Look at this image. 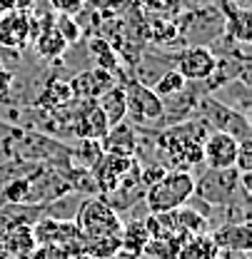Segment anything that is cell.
<instances>
[{"instance_id": "cell-8", "label": "cell", "mask_w": 252, "mask_h": 259, "mask_svg": "<svg viewBox=\"0 0 252 259\" xmlns=\"http://www.w3.org/2000/svg\"><path fill=\"white\" fill-rule=\"evenodd\" d=\"M73 132L80 137V140H102L107 135V120L97 105V100H85L78 105V112L73 117Z\"/></svg>"}, {"instance_id": "cell-32", "label": "cell", "mask_w": 252, "mask_h": 259, "mask_svg": "<svg viewBox=\"0 0 252 259\" xmlns=\"http://www.w3.org/2000/svg\"><path fill=\"white\" fill-rule=\"evenodd\" d=\"M110 259H140V257H135V254H130V252H125V249H120V252H115Z\"/></svg>"}, {"instance_id": "cell-17", "label": "cell", "mask_w": 252, "mask_h": 259, "mask_svg": "<svg viewBox=\"0 0 252 259\" xmlns=\"http://www.w3.org/2000/svg\"><path fill=\"white\" fill-rule=\"evenodd\" d=\"M97 105H100V110H102V115H105V120H107L110 127H115V125H120V122L127 120L125 90H123V88L115 85L113 90H107L105 95L97 100Z\"/></svg>"}, {"instance_id": "cell-27", "label": "cell", "mask_w": 252, "mask_h": 259, "mask_svg": "<svg viewBox=\"0 0 252 259\" xmlns=\"http://www.w3.org/2000/svg\"><path fill=\"white\" fill-rule=\"evenodd\" d=\"M165 172H167V169H165L162 164H153V167H148V169H140V185H142L145 190H148V187H153Z\"/></svg>"}, {"instance_id": "cell-11", "label": "cell", "mask_w": 252, "mask_h": 259, "mask_svg": "<svg viewBox=\"0 0 252 259\" xmlns=\"http://www.w3.org/2000/svg\"><path fill=\"white\" fill-rule=\"evenodd\" d=\"M35 237H32V225L18 222V225L5 227L0 232V252L5 259H28L35 249Z\"/></svg>"}, {"instance_id": "cell-30", "label": "cell", "mask_w": 252, "mask_h": 259, "mask_svg": "<svg viewBox=\"0 0 252 259\" xmlns=\"http://www.w3.org/2000/svg\"><path fill=\"white\" fill-rule=\"evenodd\" d=\"M13 88V72L0 63V93H8Z\"/></svg>"}, {"instance_id": "cell-15", "label": "cell", "mask_w": 252, "mask_h": 259, "mask_svg": "<svg viewBox=\"0 0 252 259\" xmlns=\"http://www.w3.org/2000/svg\"><path fill=\"white\" fill-rule=\"evenodd\" d=\"M175 259H220V249L207 232L192 234L180 244V252Z\"/></svg>"}, {"instance_id": "cell-23", "label": "cell", "mask_w": 252, "mask_h": 259, "mask_svg": "<svg viewBox=\"0 0 252 259\" xmlns=\"http://www.w3.org/2000/svg\"><path fill=\"white\" fill-rule=\"evenodd\" d=\"M185 85H188V80H185L177 70H167V72L158 80V85H155V90H153V93L162 100V97H170V95L183 93V90H185Z\"/></svg>"}, {"instance_id": "cell-12", "label": "cell", "mask_w": 252, "mask_h": 259, "mask_svg": "<svg viewBox=\"0 0 252 259\" xmlns=\"http://www.w3.org/2000/svg\"><path fill=\"white\" fill-rule=\"evenodd\" d=\"M218 244V249H232V252H242L250 254L252 249V227L250 222H227V225L218 227L210 234Z\"/></svg>"}, {"instance_id": "cell-4", "label": "cell", "mask_w": 252, "mask_h": 259, "mask_svg": "<svg viewBox=\"0 0 252 259\" xmlns=\"http://www.w3.org/2000/svg\"><path fill=\"white\" fill-rule=\"evenodd\" d=\"M32 237L35 244H60L70 254L83 252L85 239L80 237L75 222L70 220H53V217H43L32 225Z\"/></svg>"}, {"instance_id": "cell-36", "label": "cell", "mask_w": 252, "mask_h": 259, "mask_svg": "<svg viewBox=\"0 0 252 259\" xmlns=\"http://www.w3.org/2000/svg\"><path fill=\"white\" fill-rule=\"evenodd\" d=\"M242 259H247V257H242Z\"/></svg>"}, {"instance_id": "cell-2", "label": "cell", "mask_w": 252, "mask_h": 259, "mask_svg": "<svg viewBox=\"0 0 252 259\" xmlns=\"http://www.w3.org/2000/svg\"><path fill=\"white\" fill-rule=\"evenodd\" d=\"M123 225L125 222L120 220V212H115L102 197L85 199L75 217V227L85 242L102 239V237H120Z\"/></svg>"}, {"instance_id": "cell-10", "label": "cell", "mask_w": 252, "mask_h": 259, "mask_svg": "<svg viewBox=\"0 0 252 259\" xmlns=\"http://www.w3.org/2000/svg\"><path fill=\"white\" fill-rule=\"evenodd\" d=\"M215 67H218V58L212 55V50L205 45H195L180 55L175 70L185 80H207V77H212Z\"/></svg>"}, {"instance_id": "cell-21", "label": "cell", "mask_w": 252, "mask_h": 259, "mask_svg": "<svg viewBox=\"0 0 252 259\" xmlns=\"http://www.w3.org/2000/svg\"><path fill=\"white\" fill-rule=\"evenodd\" d=\"M88 53H90V58L95 60V67H100V70L113 72L118 67V55H115L113 45L105 37H90L88 40Z\"/></svg>"}, {"instance_id": "cell-16", "label": "cell", "mask_w": 252, "mask_h": 259, "mask_svg": "<svg viewBox=\"0 0 252 259\" xmlns=\"http://www.w3.org/2000/svg\"><path fill=\"white\" fill-rule=\"evenodd\" d=\"M73 100V93H70V82L63 80V77H53L45 82V88L40 90L38 95V107L43 110H55V107H63Z\"/></svg>"}, {"instance_id": "cell-7", "label": "cell", "mask_w": 252, "mask_h": 259, "mask_svg": "<svg viewBox=\"0 0 252 259\" xmlns=\"http://www.w3.org/2000/svg\"><path fill=\"white\" fill-rule=\"evenodd\" d=\"M67 82H70L73 100H78V102H85V100H100L107 90H113V88H115L113 72L100 70V67L83 70V72H78L75 77H70Z\"/></svg>"}, {"instance_id": "cell-6", "label": "cell", "mask_w": 252, "mask_h": 259, "mask_svg": "<svg viewBox=\"0 0 252 259\" xmlns=\"http://www.w3.org/2000/svg\"><path fill=\"white\" fill-rule=\"evenodd\" d=\"M237 137L230 132H207L202 140V162L210 169H235V157H237Z\"/></svg>"}, {"instance_id": "cell-3", "label": "cell", "mask_w": 252, "mask_h": 259, "mask_svg": "<svg viewBox=\"0 0 252 259\" xmlns=\"http://www.w3.org/2000/svg\"><path fill=\"white\" fill-rule=\"evenodd\" d=\"M207 137L205 122H185L180 127L165 130L158 137V147L183 164H197L202 162V140Z\"/></svg>"}, {"instance_id": "cell-22", "label": "cell", "mask_w": 252, "mask_h": 259, "mask_svg": "<svg viewBox=\"0 0 252 259\" xmlns=\"http://www.w3.org/2000/svg\"><path fill=\"white\" fill-rule=\"evenodd\" d=\"M83 252H88L93 259H110L115 252H120V237H102L83 244Z\"/></svg>"}, {"instance_id": "cell-1", "label": "cell", "mask_w": 252, "mask_h": 259, "mask_svg": "<svg viewBox=\"0 0 252 259\" xmlns=\"http://www.w3.org/2000/svg\"><path fill=\"white\" fill-rule=\"evenodd\" d=\"M195 190H197V180L190 172L172 169V172H165L153 187L145 190V202L153 214L175 212V209L185 207V202L192 197Z\"/></svg>"}, {"instance_id": "cell-26", "label": "cell", "mask_w": 252, "mask_h": 259, "mask_svg": "<svg viewBox=\"0 0 252 259\" xmlns=\"http://www.w3.org/2000/svg\"><path fill=\"white\" fill-rule=\"evenodd\" d=\"M70 252L60 244H38L28 259H67Z\"/></svg>"}, {"instance_id": "cell-31", "label": "cell", "mask_w": 252, "mask_h": 259, "mask_svg": "<svg viewBox=\"0 0 252 259\" xmlns=\"http://www.w3.org/2000/svg\"><path fill=\"white\" fill-rule=\"evenodd\" d=\"M90 8H95V10H107V8H113V3L115 0H85Z\"/></svg>"}, {"instance_id": "cell-13", "label": "cell", "mask_w": 252, "mask_h": 259, "mask_svg": "<svg viewBox=\"0 0 252 259\" xmlns=\"http://www.w3.org/2000/svg\"><path fill=\"white\" fill-rule=\"evenodd\" d=\"M135 132L127 122H120L107 130V135L100 140L102 155H120V157H132L135 152Z\"/></svg>"}, {"instance_id": "cell-29", "label": "cell", "mask_w": 252, "mask_h": 259, "mask_svg": "<svg viewBox=\"0 0 252 259\" xmlns=\"http://www.w3.org/2000/svg\"><path fill=\"white\" fill-rule=\"evenodd\" d=\"M0 5L5 8V13H32L38 0H0Z\"/></svg>"}, {"instance_id": "cell-35", "label": "cell", "mask_w": 252, "mask_h": 259, "mask_svg": "<svg viewBox=\"0 0 252 259\" xmlns=\"http://www.w3.org/2000/svg\"><path fill=\"white\" fill-rule=\"evenodd\" d=\"M0 259H5V254H3V252H0Z\"/></svg>"}, {"instance_id": "cell-14", "label": "cell", "mask_w": 252, "mask_h": 259, "mask_svg": "<svg viewBox=\"0 0 252 259\" xmlns=\"http://www.w3.org/2000/svg\"><path fill=\"white\" fill-rule=\"evenodd\" d=\"M32 42H35V53H38L40 58H45V60H60L65 55V50L70 48L67 40L58 32L55 25L43 28V30L32 37Z\"/></svg>"}, {"instance_id": "cell-18", "label": "cell", "mask_w": 252, "mask_h": 259, "mask_svg": "<svg viewBox=\"0 0 252 259\" xmlns=\"http://www.w3.org/2000/svg\"><path fill=\"white\" fill-rule=\"evenodd\" d=\"M185 239L177 237V234H150L145 249H142V257L145 259H175L180 252V244Z\"/></svg>"}, {"instance_id": "cell-25", "label": "cell", "mask_w": 252, "mask_h": 259, "mask_svg": "<svg viewBox=\"0 0 252 259\" xmlns=\"http://www.w3.org/2000/svg\"><path fill=\"white\" fill-rule=\"evenodd\" d=\"M53 25H55L58 32L67 40V45H75V42L80 40V25H78L70 15H60V18H58V23H53Z\"/></svg>"}, {"instance_id": "cell-5", "label": "cell", "mask_w": 252, "mask_h": 259, "mask_svg": "<svg viewBox=\"0 0 252 259\" xmlns=\"http://www.w3.org/2000/svg\"><path fill=\"white\" fill-rule=\"evenodd\" d=\"M125 90V105H127V117L137 125H153L158 122L165 112V105L150 88L140 85V82H130Z\"/></svg>"}, {"instance_id": "cell-20", "label": "cell", "mask_w": 252, "mask_h": 259, "mask_svg": "<svg viewBox=\"0 0 252 259\" xmlns=\"http://www.w3.org/2000/svg\"><path fill=\"white\" fill-rule=\"evenodd\" d=\"M172 214H175V225H177L180 234H183L185 239L192 237V234H205V232H207V220H205L200 212H195V209L180 207V209H175Z\"/></svg>"}, {"instance_id": "cell-9", "label": "cell", "mask_w": 252, "mask_h": 259, "mask_svg": "<svg viewBox=\"0 0 252 259\" xmlns=\"http://www.w3.org/2000/svg\"><path fill=\"white\" fill-rule=\"evenodd\" d=\"M30 42V13H3L0 15V45L3 48L25 50Z\"/></svg>"}, {"instance_id": "cell-33", "label": "cell", "mask_w": 252, "mask_h": 259, "mask_svg": "<svg viewBox=\"0 0 252 259\" xmlns=\"http://www.w3.org/2000/svg\"><path fill=\"white\" fill-rule=\"evenodd\" d=\"M67 259H93V257H90L88 252H75V254H70Z\"/></svg>"}, {"instance_id": "cell-19", "label": "cell", "mask_w": 252, "mask_h": 259, "mask_svg": "<svg viewBox=\"0 0 252 259\" xmlns=\"http://www.w3.org/2000/svg\"><path fill=\"white\" fill-rule=\"evenodd\" d=\"M150 239V232H148V225L135 220L130 225H123V232H120V249H125L130 254L142 259V249Z\"/></svg>"}, {"instance_id": "cell-34", "label": "cell", "mask_w": 252, "mask_h": 259, "mask_svg": "<svg viewBox=\"0 0 252 259\" xmlns=\"http://www.w3.org/2000/svg\"><path fill=\"white\" fill-rule=\"evenodd\" d=\"M3 13H5V8H3V5H0V15H3Z\"/></svg>"}, {"instance_id": "cell-28", "label": "cell", "mask_w": 252, "mask_h": 259, "mask_svg": "<svg viewBox=\"0 0 252 259\" xmlns=\"http://www.w3.org/2000/svg\"><path fill=\"white\" fill-rule=\"evenodd\" d=\"M50 5L60 13V15H75V13H80V8L85 5V0H50Z\"/></svg>"}, {"instance_id": "cell-24", "label": "cell", "mask_w": 252, "mask_h": 259, "mask_svg": "<svg viewBox=\"0 0 252 259\" xmlns=\"http://www.w3.org/2000/svg\"><path fill=\"white\" fill-rule=\"evenodd\" d=\"M235 167L240 175H250L252 172V140L245 137L237 142V157H235Z\"/></svg>"}]
</instances>
